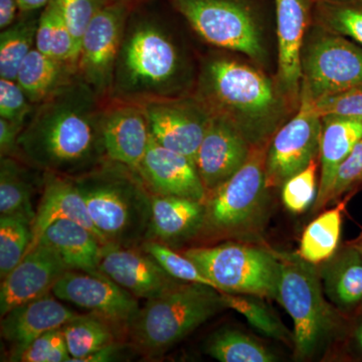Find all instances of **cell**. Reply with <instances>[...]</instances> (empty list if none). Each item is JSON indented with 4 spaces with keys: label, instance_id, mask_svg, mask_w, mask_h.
I'll list each match as a JSON object with an SVG mask.
<instances>
[{
    "label": "cell",
    "instance_id": "1",
    "mask_svg": "<svg viewBox=\"0 0 362 362\" xmlns=\"http://www.w3.org/2000/svg\"><path fill=\"white\" fill-rule=\"evenodd\" d=\"M166 4V0H152L131 11L110 101L144 105L194 93L199 61L169 20Z\"/></svg>",
    "mask_w": 362,
    "mask_h": 362
},
{
    "label": "cell",
    "instance_id": "2",
    "mask_svg": "<svg viewBox=\"0 0 362 362\" xmlns=\"http://www.w3.org/2000/svg\"><path fill=\"white\" fill-rule=\"evenodd\" d=\"M80 78L37 105L21 131L18 158L42 173L76 177L106 160L105 106Z\"/></svg>",
    "mask_w": 362,
    "mask_h": 362
},
{
    "label": "cell",
    "instance_id": "3",
    "mask_svg": "<svg viewBox=\"0 0 362 362\" xmlns=\"http://www.w3.org/2000/svg\"><path fill=\"white\" fill-rule=\"evenodd\" d=\"M226 52L218 49L199 59L192 95L211 115L232 124L252 147L269 144L298 106L276 77Z\"/></svg>",
    "mask_w": 362,
    "mask_h": 362
},
{
    "label": "cell",
    "instance_id": "4",
    "mask_svg": "<svg viewBox=\"0 0 362 362\" xmlns=\"http://www.w3.org/2000/svg\"><path fill=\"white\" fill-rule=\"evenodd\" d=\"M71 178L106 244L141 246L148 233L152 194L139 173L106 159Z\"/></svg>",
    "mask_w": 362,
    "mask_h": 362
},
{
    "label": "cell",
    "instance_id": "5",
    "mask_svg": "<svg viewBox=\"0 0 362 362\" xmlns=\"http://www.w3.org/2000/svg\"><path fill=\"white\" fill-rule=\"evenodd\" d=\"M166 1L206 45L221 51L237 52L261 68L268 64L267 0Z\"/></svg>",
    "mask_w": 362,
    "mask_h": 362
},
{
    "label": "cell",
    "instance_id": "6",
    "mask_svg": "<svg viewBox=\"0 0 362 362\" xmlns=\"http://www.w3.org/2000/svg\"><path fill=\"white\" fill-rule=\"evenodd\" d=\"M226 308L221 292L209 286L181 282L147 300L129 330L138 349L148 356L168 351Z\"/></svg>",
    "mask_w": 362,
    "mask_h": 362
},
{
    "label": "cell",
    "instance_id": "7",
    "mask_svg": "<svg viewBox=\"0 0 362 362\" xmlns=\"http://www.w3.org/2000/svg\"><path fill=\"white\" fill-rule=\"evenodd\" d=\"M277 297L293 321L298 358L311 356L334 327L335 317L323 296L313 264L300 256L280 255Z\"/></svg>",
    "mask_w": 362,
    "mask_h": 362
},
{
    "label": "cell",
    "instance_id": "8",
    "mask_svg": "<svg viewBox=\"0 0 362 362\" xmlns=\"http://www.w3.org/2000/svg\"><path fill=\"white\" fill-rule=\"evenodd\" d=\"M220 292L277 297L280 262L265 250L226 243L185 252Z\"/></svg>",
    "mask_w": 362,
    "mask_h": 362
},
{
    "label": "cell",
    "instance_id": "9",
    "mask_svg": "<svg viewBox=\"0 0 362 362\" xmlns=\"http://www.w3.org/2000/svg\"><path fill=\"white\" fill-rule=\"evenodd\" d=\"M268 146L252 147L246 163L232 177L207 194L204 226L214 232L240 233L258 223L270 189L266 178Z\"/></svg>",
    "mask_w": 362,
    "mask_h": 362
},
{
    "label": "cell",
    "instance_id": "10",
    "mask_svg": "<svg viewBox=\"0 0 362 362\" xmlns=\"http://www.w3.org/2000/svg\"><path fill=\"white\" fill-rule=\"evenodd\" d=\"M362 87V47L312 23L301 52V90L315 101Z\"/></svg>",
    "mask_w": 362,
    "mask_h": 362
},
{
    "label": "cell",
    "instance_id": "11",
    "mask_svg": "<svg viewBox=\"0 0 362 362\" xmlns=\"http://www.w3.org/2000/svg\"><path fill=\"white\" fill-rule=\"evenodd\" d=\"M133 7L128 4H105L90 21L81 40L78 77L105 103L111 99L117 58Z\"/></svg>",
    "mask_w": 362,
    "mask_h": 362
},
{
    "label": "cell",
    "instance_id": "12",
    "mask_svg": "<svg viewBox=\"0 0 362 362\" xmlns=\"http://www.w3.org/2000/svg\"><path fill=\"white\" fill-rule=\"evenodd\" d=\"M322 118L314 107L313 99L301 90L297 110L283 124L269 143L266 156L268 187H282L319 157Z\"/></svg>",
    "mask_w": 362,
    "mask_h": 362
},
{
    "label": "cell",
    "instance_id": "13",
    "mask_svg": "<svg viewBox=\"0 0 362 362\" xmlns=\"http://www.w3.org/2000/svg\"><path fill=\"white\" fill-rule=\"evenodd\" d=\"M52 294L128 329L140 310L138 298L104 274L68 270L54 286Z\"/></svg>",
    "mask_w": 362,
    "mask_h": 362
},
{
    "label": "cell",
    "instance_id": "14",
    "mask_svg": "<svg viewBox=\"0 0 362 362\" xmlns=\"http://www.w3.org/2000/svg\"><path fill=\"white\" fill-rule=\"evenodd\" d=\"M152 138L162 146L188 157L195 163L211 115L194 96L143 105Z\"/></svg>",
    "mask_w": 362,
    "mask_h": 362
},
{
    "label": "cell",
    "instance_id": "15",
    "mask_svg": "<svg viewBox=\"0 0 362 362\" xmlns=\"http://www.w3.org/2000/svg\"><path fill=\"white\" fill-rule=\"evenodd\" d=\"M278 39L277 78L286 96L299 106L301 52L313 23L315 0H273Z\"/></svg>",
    "mask_w": 362,
    "mask_h": 362
},
{
    "label": "cell",
    "instance_id": "16",
    "mask_svg": "<svg viewBox=\"0 0 362 362\" xmlns=\"http://www.w3.org/2000/svg\"><path fill=\"white\" fill-rule=\"evenodd\" d=\"M69 270L58 252L40 240L1 280L0 315L26 302L51 294L52 288Z\"/></svg>",
    "mask_w": 362,
    "mask_h": 362
},
{
    "label": "cell",
    "instance_id": "17",
    "mask_svg": "<svg viewBox=\"0 0 362 362\" xmlns=\"http://www.w3.org/2000/svg\"><path fill=\"white\" fill-rule=\"evenodd\" d=\"M100 270L138 299L160 296L181 283L137 247L103 245Z\"/></svg>",
    "mask_w": 362,
    "mask_h": 362
},
{
    "label": "cell",
    "instance_id": "18",
    "mask_svg": "<svg viewBox=\"0 0 362 362\" xmlns=\"http://www.w3.org/2000/svg\"><path fill=\"white\" fill-rule=\"evenodd\" d=\"M151 133L144 106L110 101L102 119V141L108 160L138 173L148 149Z\"/></svg>",
    "mask_w": 362,
    "mask_h": 362
},
{
    "label": "cell",
    "instance_id": "19",
    "mask_svg": "<svg viewBox=\"0 0 362 362\" xmlns=\"http://www.w3.org/2000/svg\"><path fill=\"white\" fill-rule=\"evenodd\" d=\"M252 148L232 124L221 117L211 115L195 157V166L207 194L246 163Z\"/></svg>",
    "mask_w": 362,
    "mask_h": 362
},
{
    "label": "cell",
    "instance_id": "20",
    "mask_svg": "<svg viewBox=\"0 0 362 362\" xmlns=\"http://www.w3.org/2000/svg\"><path fill=\"white\" fill-rule=\"evenodd\" d=\"M138 173L151 194L206 201V187L194 162L162 146L152 136Z\"/></svg>",
    "mask_w": 362,
    "mask_h": 362
},
{
    "label": "cell",
    "instance_id": "21",
    "mask_svg": "<svg viewBox=\"0 0 362 362\" xmlns=\"http://www.w3.org/2000/svg\"><path fill=\"white\" fill-rule=\"evenodd\" d=\"M51 294L21 304L1 317V335L13 345V354L80 316Z\"/></svg>",
    "mask_w": 362,
    "mask_h": 362
},
{
    "label": "cell",
    "instance_id": "22",
    "mask_svg": "<svg viewBox=\"0 0 362 362\" xmlns=\"http://www.w3.org/2000/svg\"><path fill=\"white\" fill-rule=\"evenodd\" d=\"M44 192L33 223V240L30 251L37 245L45 228L58 220H70L86 226L106 245L103 235L90 220L89 211L75 181L68 176L42 173Z\"/></svg>",
    "mask_w": 362,
    "mask_h": 362
},
{
    "label": "cell",
    "instance_id": "23",
    "mask_svg": "<svg viewBox=\"0 0 362 362\" xmlns=\"http://www.w3.org/2000/svg\"><path fill=\"white\" fill-rule=\"evenodd\" d=\"M361 138L362 118L322 117L319 151L320 176L314 211H319L328 204L338 168Z\"/></svg>",
    "mask_w": 362,
    "mask_h": 362
},
{
    "label": "cell",
    "instance_id": "24",
    "mask_svg": "<svg viewBox=\"0 0 362 362\" xmlns=\"http://www.w3.org/2000/svg\"><path fill=\"white\" fill-rule=\"evenodd\" d=\"M206 223L204 202L173 197L151 195V218L146 240L173 244L192 237Z\"/></svg>",
    "mask_w": 362,
    "mask_h": 362
},
{
    "label": "cell",
    "instance_id": "25",
    "mask_svg": "<svg viewBox=\"0 0 362 362\" xmlns=\"http://www.w3.org/2000/svg\"><path fill=\"white\" fill-rule=\"evenodd\" d=\"M40 240L58 252L69 270L103 274L100 270L103 244L86 226L70 220H58L45 228L37 243Z\"/></svg>",
    "mask_w": 362,
    "mask_h": 362
},
{
    "label": "cell",
    "instance_id": "26",
    "mask_svg": "<svg viewBox=\"0 0 362 362\" xmlns=\"http://www.w3.org/2000/svg\"><path fill=\"white\" fill-rule=\"evenodd\" d=\"M77 78V66L52 59L35 47L21 63L16 81L37 106Z\"/></svg>",
    "mask_w": 362,
    "mask_h": 362
},
{
    "label": "cell",
    "instance_id": "27",
    "mask_svg": "<svg viewBox=\"0 0 362 362\" xmlns=\"http://www.w3.org/2000/svg\"><path fill=\"white\" fill-rule=\"evenodd\" d=\"M326 294L342 308H349L362 300V251L358 246L343 250L331 257L322 275Z\"/></svg>",
    "mask_w": 362,
    "mask_h": 362
},
{
    "label": "cell",
    "instance_id": "28",
    "mask_svg": "<svg viewBox=\"0 0 362 362\" xmlns=\"http://www.w3.org/2000/svg\"><path fill=\"white\" fill-rule=\"evenodd\" d=\"M28 165L18 157L0 158V216H23L33 223V185Z\"/></svg>",
    "mask_w": 362,
    "mask_h": 362
},
{
    "label": "cell",
    "instance_id": "29",
    "mask_svg": "<svg viewBox=\"0 0 362 362\" xmlns=\"http://www.w3.org/2000/svg\"><path fill=\"white\" fill-rule=\"evenodd\" d=\"M42 11H21L13 25L1 30L0 78L16 80L21 63L35 47Z\"/></svg>",
    "mask_w": 362,
    "mask_h": 362
},
{
    "label": "cell",
    "instance_id": "30",
    "mask_svg": "<svg viewBox=\"0 0 362 362\" xmlns=\"http://www.w3.org/2000/svg\"><path fill=\"white\" fill-rule=\"evenodd\" d=\"M35 49L52 59L77 66L78 47L56 0H51L40 13Z\"/></svg>",
    "mask_w": 362,
    "mask_h": 362
},
{
    "label": "cell",
    "instance_id": "31",
    "mask_svg": "<svg viewBox=\"0 0 362 362\" xmlns=\"http://www.w3.org/2000/svg\"><path fill=\"white\" fill-rule=\"evenodd\" d=\"M113 324L106 319L89 313L78 316L64 325L66 346L70 352V362H82L85 357L116 342Z\"/></svg>",
    "mask_w": 362,
    "mask_h": 362
},
{
    "label": "cell",
    "instance_id": "32",
    "mask_svg": "<svg viewBox=\"0 0 362 362\" xmlns=\"http://www.w3.org/2000/svg\"><path fill=\"white\" fill-rule=\"evenodd\" d=\"M341 206L329 209L305 228L300 244L299 256L317 265L334 256L341 235Z\"/></svg>",
    "mask_w": 362,
    "mask_h": 362
},
{
    "label": "cell",
    "instance_id": "33",
    "mask_svg": "<svg viewBox=\"0 0 362 362\" xmlns=\"http://www.w3.org/2000/svg\"><path fill=\"white\" fill-rule=\"evenodd\" d=\"M207 354L221 362H273V354L240 331L225 329L216 333L207 342Z\"/></svg>",
    "mask_w": 362,
    "mask_h": 362
},
{
    "label": "cell",
    "instance_id": "34",
    "mask_svg": "<svg viewBox=\"0 0 362 362\" xmlns=\"http://www.w3.org/2000/svg\"><path fill=\"white\" fill-rule=\"evenodd\" d=\"M33 240V221L23 216H0V277H6L25 256Z\"/></svg>",
    "mask_w": 362,
    "mask_h": 362
},
{
    "label": "cell",
    "instance_id": "35",
    "mask_svg": "<svg viewBox=\"0 0 362 362\" xmlns=\"http://www.w3.org/2000/svg\"><path fill=\"white\" fill-rule=\"evenodd\" d=\"M313 23L362 47V4L315 1Z\"/></svg>",
    "mask_w": 362,
    "mask_h": 362
},
{
    "label": "cell",
    "instance_id": "36",
    "mask_svg": "<svg viewBox=\"0 0 362 362\" xmlns=\"http://www.w3.org/2000/svg\"><path fill=\"white\" fill-rule=\"evenodd\" d=\"M221 296L226 308L239 312L262 334L285 343L289 342V332L262 302L233 293L221 292Z\"/></svg>",
    "mask_w": 362,
    "mask_h": 362
},
{
    "label": "cell",
    "instance_id": "37",
    "mask_svg": "<svg viewBox=\"0 0 362 362\" xmlns=\"http://www.w3.org/2000/svg\"><path fill=\"white\" fill-rule=\"evenodd\" d=\"M141 249L153 257L171 277L181 282L197 283L209 286L216 289L214 283L204 275L199 267L185 255L173 251L168 245L153 240H146L142 243Z\"/></svg>",
    "mask_w": 362,
    "mask_h": 362
},
{
    "label": "cell",
    "instance_id": "38",
    "mask_svg": "<svg viewBox=\"0 0 362 362\" xmlns=\"http://www.w3.org/2000/svg\"><path fill=\"white\" fill-rule=\"evenodd\" d=\"M318 168L319 157H317L307 168L282 185V199L288 211L302 214L315 202L319 185L317 181Z\"/></svg>",
    "mask_w": 362,
    "mask_h": 362
},
{
    "label": "cell",
    "instance_id": "39",
    "mask_svg": "<svg viewBox=\"0 0 362 362\" xmlns=\"http://www.w3.org/2000/svg\"><path fill=\"white\" fill-rule=\"evenodd\" d=\"M70 358L63 328H58L47 331L25 349L11 354V361L64 362Z\"/></svg>",
    "mask_w": 362,
    "mask_h": 362
},
{
    "label": "cell",
    "instance_id": "40",
    "mask_svg": "<svg viewBox=\"0 0 362 362\" xmlns=\"http://www.w3.org/2000/svg\"><path fill=\"white\" fill-rule=\"evenodd\" d=\"M33 109L35 105L16 80L0 78V118L25 127Z\"/></svg>",
    "mask_w": 362,
    "mask_h": 362
},
{
    "label": "cell",
    "instance_id": "41",
    "mask_svg": "<svg viewBox=\"0 0 362 362\" xmlns=\"http://www.w3.org/2000/svg\"><path fill=\"white\" fill-rule=\"evenodd\" d=\"M80 51L81 40L90 21L105 6L103 0H56Z\"/></svg>",
    "mask_w": 362,
    "mask_h": 362
},
{
    "label": "cell",
    "instance_id": "42",
    "mask_svg": "<svg viewBox=\"0 0 362 362\" xmlns=\"http://www.w3.org/2000/svg\"><path fill=\"white\" fill-rule=\"evenodd\" d=\"M318 115L362 118V87L321 98L314 101Z\"/></svg>",
    "mask_w": 362,
    "mask_h": 362
},
{
    "label": "cell",
    "instance_id": "43",
    "mask_svg": "<svg viewBox=\"0 0 362 362\" xmlns=\"http://www.w3.org/2000/svg\"><path fill=\"white\" fill-rule=\"evenodd\" d=\"M362 177V138L356 143L349 156L342 162L338 168L337 176L329 197L328 204L334 202L340 195L346 192L356 181Z\"/></svg>",
    "mask_w": 362,
    "mask_h": 362
},
{
    "label": "cell",
    "instance_id": "44",
    "mask_svg": "<svg viewBox=\"0 0 362 362\" xmlns=\"http://www.w3.org/2000/svg\"><path fill=\"white\" fill-rule=\"evenodd\" d=\"M23 126L0 118V157H18V139Z\"/></svg>",
    "mask_w": 362,
    "mask_h": 362
},
{
    "label": "cell",
    "instance_id": "45",
    "mask_svg": "<svg viewBox=\"0 0 362 362\" xmlns=\"http://www.w3.org/2000/svg\"><path fill=\"white\" fill-rule=\"evenodd\" d=\"M127 346L121 343L113 342L111 344L106 345L103 349L98 350L90 356L85 357L82 362H108L122 361L125 359Z\"/></svg>",
    "mask_w": 362,
    "mask_h": 362
},
{
    "label": "cell",
    "instance_id": "46",
    "mask_svg": "<svg viewBox=\"0 0 362 362\" xmlns=\"http://www.w3.org/2000/svg\"><path fill=\"white\" fill-rule=\"evenodd\" d=\"M20 13L18 0H0V30L13 25Z\"/></svg>",
    "mask_w": 362,
    "mask_h": 362
},
{
    "label": "cell",
    "instance_id": "47",
    "mask_svg": "<svg viewBox=\"0 0 362 362\" xmlns=\"http://www.w3.org/2000/svg\"><path fill=\"white\" fill-rule=\"evenodd\" d=\"M51 0H18L21 11H42Z\"/></svg>",
    "mask_w": 362,
    "mask_h": 362
},
{
    "label": "cell",
    "instance_id": "48",
    "mask_svg": "<svg viewBox=\"0 0 362 362\" xmlns=\"http://www.w3.org/2000/svg\"><path fill=\"white\" fill-rule=\"evenodd\" d=\"M105 4H128V6H136L144 2L152 1V0H103Z\"/></svg>",
    "mask_w": 362,
    "mask_h": 362
},
{
    "label": "cell",
    "instance_id": "49",
    "mask_svg": "<svg viewBox=\"0 0 362 362\" xmlns=\"http://www.w3.org/2000/svg\"><path fill=\"white\" fill-rule=\"evenodd\" d=\"M315 1L335 2V4H362V0H315Z\"/></svg>",
    "mask_w": 362,
    "mask_h": 362
},
{
    "label": "cell",
    "instance_id": "50",
    "mask_svg": "<svg viewBox=\"0 0 362 362\" xmlns=\"http://www.w3.org/2000/svg\"><path fill=\"white\" fill-rule=\"evenodd\" d=\"M356 337L357 339V342H358L359 346L362 350V323L358 326V328L356 329Z\"/></svg>",
    "mask_w": 362,
    "mask_h": 362
},
{
    "label": "cell",
    "instance_id": "51",
    "mask_svg": "<svg viewBox=\"0 0 362 362\" xmlns=\"http://www.w3.org/2000/svg\"><path fill=\"white\" fill-rule=\"evenodd\" d=\"M358 247H359V249H361L362 251V244L361 245V246H358Z\"/></svg>",
    "mask_w": 362,
    "mask_h": 362
},
{
    "label": "cell",
    "instance_id": "52",
    "mask_svg": "<svg viewBox=\"0 0 362 362\" xmlns=\"http://www.w3.org/2000/svg\"><path fill=\"white\" fill-rule=\"evenodd\" d=\"M361 180H362V177H361Z\"/></svg>",
    "mask_w": 362,
    "mask_h": 362
}]
</instances>
